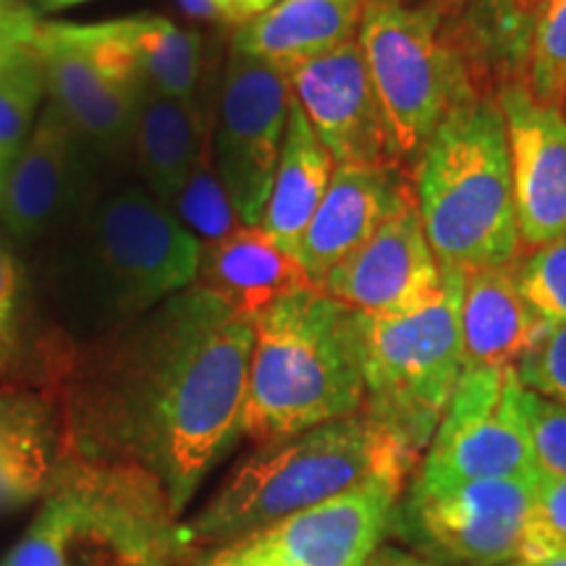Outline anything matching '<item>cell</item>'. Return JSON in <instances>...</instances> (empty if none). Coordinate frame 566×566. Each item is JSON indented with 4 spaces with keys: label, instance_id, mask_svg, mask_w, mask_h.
<instances>
[{
    "label": "cell",
    "instance_id": "cell-9",
    "mask_svg": "<svg viewBox=\"0 0 566 566\" xmlns=\"http://www.w3.org/2000/svg\"><path fill=\"white\" fill-rule=\"evenodd\" d=\"M525 417V386L516 367L464 370L451 396L415 491H446L493 478L535 475Z\"/></svg>",
    "mask_w": 566,
    "mask_h": 566
},
{
    "label": "cell",
    "instance_id": "cell-21",
    "mask_svg": "<svg viewBox=\"0 0 566 566\" xmlns=\"http://www.w3.org/2000/svg\"><path fill=\"white\" fill-rule=\"evenodd\" d=\"M543 325L522 296L516 263L464 273L459 304L464 370L514 367Z\"/></svg>",
    "mask_w": 566,
    "mask_h": 566
},
{
    "label": "cell",
    "instance_id": "cell-2",
    "mask_svg": "<svg viewBox=\"0 0 566 566\" xmlns=\"http://www.w3.org/2000/svg\"><path fill=\"white\" fill-rule=\"evenodd\" d=\"M417 462V451L365 415L263 443L184 522L187 554L195 551L205 558L237 546L370 478L407 483Z\"/></svg>",
    "mask_w": 566,
    "mask_h": 566
},
{
    "label": "cell",
    "instance_id": "cell-27",
    "mask_svg": "<svg viewBox=\"0 0 566 566\" xmlns=\"http://www.w3.org/2000/svg\"><path fill=\"white\" fill-rule=\"evenodd\" d=\"M168 210L179 218V223L192 233L200 247L221 242L242 226L221 176H218L216 163H212L210 147L197 163L189 181L184 184L179 197L168 205Z\"/></svg>",
    "mask_w": 566,
    "mask_h": 566
},
{
    "label": "cell",
    "instance_id": "cell-15",
    "mask_svg": "<svg viewBox=\"0 0 566 566\" xmlns=\"http://www.w3.org/2000/svg\"><path fill=\"white\" fill-rule=\"evenodd\" d=\"M443 289L417 192L386 218L367 242L325 275L321 292L363 315H396Z\"/></svg>",
    "mask_w": 566,
    "mask_h": 566
},
{
    "label": "cell",
    "instance_id": "cell-22",
    "mask_svg": "<svg viewBox=\"0 0 566 566\" xmlns=\"http://www.w3.org/2000/svg\"><path fill=\"white\" fill-rule=\"evenodd\" d=\"M373 0H279L263 17L239 27L233 51L292 71L315 55L357 40Z\"/></svg>",
    "mask_w": 566,
    "mask_h": 566
},
{
    "label": "cell",
    "instance_id": "cell-34",
    "mask_svg": "<svg viewBox=\"0 0 566 566\" xmlns=\"http://www.w3.org/2000/svg\"><path fill=\"white\" fill-rule=\"evenodd\" d=\"M279 0H179L184 13L200 21L244 27L252 19L263 17Z\"/></svg>",
    "mask_w": 566,
    "mask_h": 566
},
{
    "label": "cell",
    "instance_id": "cell-42",
    "mask_svg": "<svg viewBox=\"0 0 566 566\" xmlns=\"http://www.w3.org/2000/svg\"><path fill=\"white\" fill-rule=\"evenodd\" d=\"M506 566H522V564H506Z\"/></svg>",
    "mask_w": 566,
    "mask_h": 566
},
{
    "label": "cell",
    "instance_id": "cell-20",
    "mask_svg": "<svg viewBox=\"0 0 566 566\" xmlns=\"http://www.w3.org/2000/svg\"><path fill=\"white\" fill-rule=\"evenodd\" d=\"M195 286L254 321L281 296L307 292L315 283L263 226H239L221 242L202 247Z\"/></svg>",
    "mask_w": 566,
    "mask_h": 566
},
{
    "label": "cell",
    "instance_id": "cell-3",
    "mask_svg": "<svg viewBox=\"0 0 566 566\" xmlns=\"http://www.w3.org/2000/svg\"><path fill=\"white\" fill-rule=\"evenodd\" d=\"M363 313L307 289L254 317L244 438L263 446L363 415Z\"/></svg>",
    "mask_w": 566,
    "mask_h": 566
},
{
    "label": "cell",
    "instance_id": "cell-6",
    "mask_svg": "<svg viewBox=\"0 0 566 566\" xmlns=\"http://www.w3.org/2000/svg\"><path fill=\"white\" fill-rule=\"evenodd\" d=\"M417 205L441 271L470 273L520 260L512 155L495 97L451 113L415 168Z\"/></svg>",
    "mask_w": 566,
    "mask_h": 566
},
{
    "label": "cell",
    "instance_id": "cell-30",
    "mask_svg": "<svg viewBox=\"0 0 566 566\" xmlns=\"http://www.w3.org/2000/svg\"><path fill=\"white\" fill-rule=\"evenodd\" d=\"M516 279L525 302L541 323H566V237L535 247L516 260Z\"/></svg>",
    "mask_w": 566,
    "mask_h": 566
},
{
    "label": "cell",
    "instance_id": "cell-36",
    "mask_svg": "<svg viewBox=\"0 0 566 566\" xmlns=\"http://www.w3.org/2000/svg\"><path fill=\"white\" fill-rule=\"evenodd\" d=\"M17 296H19V271L13 263L11 252L0 244V352L11 336L13 313H17Z\"/></svg>",
    "mask_w": 566,
    "mask_h": 566
},
{
    "label": "cell",
    "instance_id": "cell-16",
    "mask_svg": "<svg viewBox=\"0 0 566 566\" xmlns=\"http://www.w3.org/2000/svg\"><path fill=\"white\" fill-rule=\"evenodd\" d=\"M512 155L520 242L527 250L566 237V113L533 101L525 84L499 95Z\"/></svg>",
    "mask_w": 566,
    "mask_h": 566
},
{
    "label": "cell",
    "instance_id": "cell-35",
    "mask_svg": "<svg viewBox=\"0 0 566 566\" xmlns=\"http://www.w3.org/2000/svg\"><path fill=\"white\" fill-rule=\"evenodd\" d=\"M38 27L40 21L32 9L0 19V74L27 51H32Z\"/></svg>",
    "mask_w": 566,
    "mask_h": 566
},
{
    "label": "cell",
    "instance_id": "cell-26",
    "mask_svg": "<svg viewBox=\"0 0 566 566\" xmlns=\"http://www.w3.org/2000/svg\"><path fill=\"white\" fill-rule=\"evenodd\" d=\"M116 30L142 87L179 101H197L202 76L200 34L163 17L118 19Z\"/></svg>",
    "mask_w": 566,
    "mask_h": 566
},
{
    "label": "cell",
    "instance_id": "cell-7",
    "mask_svg": "<svg viewBox=\"0 0 566 566\" xmlns=\"http://www.w3.org/2000/svg\"><path fill=\"white\" fill-rule=\"evenodd\" d=\"M433 300L396 315H363V415L422 454L462 378L464 273L441 271Z\"/></svg>",
    "mask_w": 566,
    "mask_h": 566
},
{
    "label": "cell",
    "instance_id": "cell-18",
    "mask_svg": "<svg viewBox=\"0 0 566 566\" xmlns=\"http://www.w3.org/2000/svg\"><path fill=\"white\" fill-rule=\"evenodd\" d=\"M428 11L483 97L525 82L533 34L548 0H399Z\"/></svg>",
    "mask_w": 566,
    "mask_h": 566
},
{
    "label": "cell",
    "instance_id": "cell-37",
    "mask_svg": "<svg viewBox=\"0 0 566 566\" xmlns=\"http://www.w3.org/2000/svg\"><path fill=\"white\" fill-rule=\"evenodd\" d=\"M367 566H441L430 558H424L420 554L409 548H396V546H380L375 551Z\"/></svg>",
    "mask_w": 566,
    "mask_h": 566
},
{
    "label": "cell",
    "instance_id": "cell-40",
    "mask_svg": "<svg viewBox=\"0 0 566 566\" xmlns=\"http://www.w3.org/2000/svg\"><path fill=\"white\" fill-rule=\"evenodd\" d=\"M533 566H566V548L558 551V554H554L551 558H546V562H537Z\"/></svg>",
    "mask_w": 566,
    "mask_h": 566
},
{
    "label": "cell",
    "instance_id": "cell-24",
    "mask_svg": "<svg viewBox=\"0 0 566 566\" xmlns=\"http://www.w3.org/2000/svg\"><path fill=\"white\" fill-rule=\"evenodd\" d=\"M334 171L336 160L325 150L307 116L294 101L279 166L273 174L271 195H268L263 221H260V226L283 250L296 252L317 205L328 192Z\"/></svg>",
    "mask_w": 566,
    "mask_h": 566
},
{
    "label": "cell",
    "instance_id": "cell-14",
    "mask_svg": "<svg viewBox=\"0 0 566 566\" xmlns=\"http://www.w3.org/2000/svg\"><path fill=\"white\" fill-rule=\"evenodd\" d=\"M289 82L296 105L336 166L396 168L359 40L300 63L289 71Z\"/></svg>",
    "mask_w": 566,
    "mask_h": 566
},
{
    "label": "cell",
    "instance_id": "cell-4",
    "mask_svg": "<svg viewBox=\"0 0 566 566\" xmlns=\"http://www.w3.org/2000/svg\"><path fill=\"white\" fill-rule=\"evenodd\" d=\"M200 254L179 218L132 184L97 195L61 233L51 286L103 334L195 286Z\"/></svg>",
    "mask_w": 566,
    "mask_h": 566
},
{
    "label": "cell",
    "instance_id": "cell-39",
    "mask_svg": "<svg viewBox=\"0 0 566 566\" xmlns=\"http://www.w3.org/2000/svg\"><path fill=\"white\" fill-rule=\"evenodd\" d=\"M32 9L27 0H0V19L3 17H11V13H19V11H27Z\"/></svg>",
    "mask_w": 566,
    "mask_h": 566
},
{
    "label": "cell",
    "instance_id": "cell-19",
    "mask_svg": "<svg viewBox=\"0 0 566 566\" xmlns=\"http://www.w3.org/2000/svg\"><path fill=\"white\" fill-rule=\"evenodd\" d=\"M412 192L396 168L336 166L328 192L294 252L315 289H321L325 275L359 250Z\"/></svg>",
    "mask_w": 566,
    "mask_h": 566
},
{
    "label": "cell",
    "instance_id": "cell-17",
    "mask_svg": "<svg viewBox=\"0 0 566 566\" xmlns=\"http://www.w3.org/2000/svg\"><path fill=\"white\" fill-rule=\"evenodd\" d=\"M32 51L45 76L48 101L74 126L84 145L101 160H118L132 153L142 87L113 80L42 21Z\"/></svg>",
    "mask_w": 566,
    "mask_h": 566
},
{
    "label": "cell",
    "instance_id": "cell-28",
    "mask_svg": "<svg viewBox=\"0 0 566 566\" xmlns=\"http://www.w3.org/2000/svg\"><path fill=\"white\" fill-rule=\"evenodd\" d=\"M48 90L34 51H27L0 74V174L38 124Z\"/></svg>",
    "mask_w": 566,
    "mask_h": 566
},
{
    "label": "cell",
    "instance_id": "cell-44",
    "mask_svg": "<svg viewBox=\"0 0 566 566\" xmlns=\"http://www.w3.org/2000/svg\"><path fill=\"white\" fill-rule=\"evenodd\" d=\"M564 113H566V105H564Z\"/></svg>",
    "mask_w": 566,
    "mask_h": 566
},
{
    "label": "cell",
    "instance_id": "cell-11",
    "mask_svg": "<svg viewBox=\"0 0 566 566\" xmlns=\"http://www.w3.org/2000/svg\"><path fill=\"white\" fill-rule=\"evenodd\" d=\"M292 103L286 69L231 48L210 153L242 226L263 221Z\"/></svg>",
    "mask_w": 566,
    "mask_h": 566
},
{
    "label": "cell",
    "instance_id": "cell-10",
    "mask_svg": "<svg viewBox=\"0 0 566 566\" xmlns=\"http://www.w3.org/2000/svg\"><path fill=\"white\" fill-rule=\"evenodd\" d=\"M537 472L493 478L446 491H415L399 501L391 537L441 566H506L520 558Z\"/></svg>",
    "mask_w": 566,
    "mask_h": 566
},
{
    "label": "cell",
    "instance_id": "cell-12",
    "mask_svg": "<svg viewBox=\"0 0 566 566\" xmlns=\"http://www.w3.org/2000/svg\"><path fill=\"white\" fill-rule=\"evenodd\" d=\"M405 485L394 478H370L210 556L233 566H367L391 537Z\"/></svg>",
    "mask_w": 566,
    "mask_h": 566
},
{
    "label": "cell",
    "instance_id": "cell-43",
    "mask_svg": "<svg viewBox=\"0 0 566 566\" xmlns=\"http://www.w3.org/2000/svg\"><path fill=\"white\" fill-rule=\"evenodd\" d=\"M160 566H171V564H160Z\"/></svg>",
    "mask_w": 566,
    "mask_h": 566
},
{
    "label": "cell",
    "instance_id": "cell-25",
    "mask_svg": "<svg viewBox=\"0 0 566 566\" xmlns=\"http://www.w3.org/2000/svg\"><path fill=\"white\" fill-rule=\"evenodd\" d=\"M61 462V433L38 399L0 396V509L42 499Z\"/></svg>",
    "mask_w": 566,
    "mask_h": 566
},
{
    "label": "cell",
    "instance_id": "cell-32",
    "mask_svg": "<svg viewBox=\"0 0 566 566\" xmlns=\"http://www.w3.org/2000/svg\"><path fill=\"white\" fill-rule=\"evenodd\" d=\"M514 367L527 391L566 405V323L543 325Z\"/></svg>",
    "mask_w": 566,
    "mask_h": 566
},
{
    "label": "cell",
    "instance_id": "cell-29",
    "mask_svg": "<svg viewBox=\"0 0 566 566\" xmlns=\"http://www.w3.org/2000/svg\"><path fill=\"white\" fill-rule=\"evenodd\" d=\"M525 90L533 101L564 111L566 105V0H548L527 55Z\"/></svg>",
    "mask_w": 566,
    "mask_h": 566
},
{
    "label": "cell",
    "instance_id": "cell-23",
    "mask_svg": "<svg viewBox=\"0 0 566 566\" xmlns=\"http://www.w3.org/2000/svg\"><path fill=\"white\" fill-rule=\"evenodd\" d=\"M210 147V126L197 101L160 95L142 87L134 153L147 192L171 205Z\"/></svg>",
    "mask_w": 566,
    "mask_h": 566
},
{
    "label": "cell",
    "instance_id": "cell-1",
    "mask_svg": "<svg viewBox=\"0 0 566 566\" xmlns=\"http://www.w3.org/2000/svg\"><path fill=\"white\" fill-rule=\"evenodd\" d=\"M252 344V317L197 286L103 331L63 375L61 451L139 467L181 516L242 438Z\"/></svg>",
    "mask_w": 566,
    "mask_h": 566
},
{
    "label": "cell",
    "instance_id": "cell-41",
    "mask_svg": "<svg viewBox=\"0 0 566 566\" xmlns=\"http://www.w3.org/2000/svg\"><path fill=\"white\" fill-rule=\"evenodd\" d=\"M200 566H233V564L223 562V558H218V556H205V558H200Z\"/></svg>",
    "mask_w": 566,
    "mask_h": 566
},
{
    "label": "cell",
    "instance_id": "cell-13",
    "mask_svg": "<svg viewBox=\"0 0 566 566\" xmlns=\"http://www.w3.org/2000/svg\"><path fill=\"white\" fill-rule=\"evenodd\" d=\"M97 155L45 101L38 124L0 174V223L21 244L61 237L97 197Z\"/></svg>",
    "mask_w": 566,
    "mask_h": 566
},
{
    "label": "cell",
    "instance_id": "cell-38",
    "mask_svg": "<svg viewBox=\"0 0 566 566\" xmlns=\"http://www.w3.org/2000/svg\"><path fill=\"white\" fill-rule=\"evenodd\" d=\"M27 3H32L34 9H38V11L53 13V11L71 9V6H82V3H90V0H27Z\"/></svg>",
    "mask_w": 566,
    "mask_h": 566
},
{
    "label": "cell",
    "instance_id": "cell-33",
    "mask_svg": "<svg viewBox=\"0 0 566 566\" xmlns=\"http://www.w3.org/2000/svg\"><path fill=\"white\" fill-rule=\"evenodd\" d=\"M525 417L537 475L566 478V405L525 388Z\"/></svg>",
    "mask_w": 566,
    "mask_h": 566
},
{
    "label": "cell",
    "instance_id": "cell-5",
    "mask_svg": "<svg viewBox=\"0 0 566 566\" xmlns=\"http://www.w3.org/2000/svg\"><path fill=\"white\" fill-rule=\"evenodd\" d=\"M184 554V522L158 480L61 451L38 516L0 566H160Z\"/></svg>",
    "mask_w": 566,
    "mask_h": 566
},
{
    "label": "cell",
    "instance_id": "cell-31",
    "mask_svg": "<svg viewBox=\"0 0 566 566\" xmlns=\"http://www.w3.org/2000/svg\"><path fill=\"white\" fill-rule=\"evenodd\" d=\"M566 548V478L537 475L535 501L530 509L520 558L514 564L533 566Z\"/></svg>",
    "mask_w": 566,
    "mask_h": 566
},
{
    "label": "cell",
    "instance_id": "cell-8",
    "mask_svg": "<svg viewBox=\"0 0 566 566\" xmlns=\"http://www.w3.org/2000/svg\"><path fill=\"white\" fill-rule=\"evenodd\" d=\"M396 168L415 176L420 155L459 105L483 97L462 55L428 11L373 0L357 34Z\"/></svg>",
    "mask_w": 566,
    "mask_h": 566
}]
</instances>
